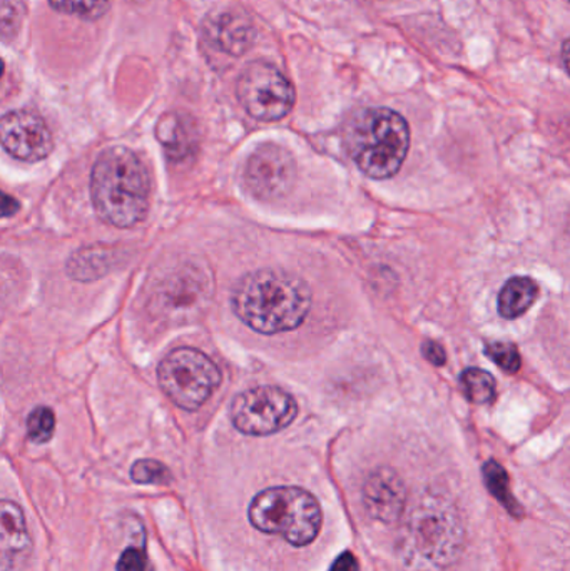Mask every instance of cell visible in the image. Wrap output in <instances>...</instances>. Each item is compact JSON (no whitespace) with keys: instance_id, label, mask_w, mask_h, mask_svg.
<instances>
[{"instance_id":"1","label":"cell","mask_w":570,"mask_h":571,"mask_svg":"<svg viewBox=\"0 0 570 571\" xmlns=\"http://www.w3.org/2000/svg\"><path fill=\"white\" fill-rule=\"evenodd\" d=\"M231 304L236 316L257 333H287L307 320L311 290L293 272L260 269L239 279Z\"/></svg>"},{"instance_id":"18","label":"cell","mask_w":570,"mask_h":571,"mask_svg":"<svg viewBox=\"0 0 570 571\" xmlns=\"http://www.w3.org/2000/svg\"><path fill=\"white\" fill-rule=\"evenodd\" d=\"M49 6L61 14L97 21L110 11L111 0H49Z\"/></svg>"},{"instance_id":"6","label":"cell","mask_w":570,"mask_h":571,"mask_svg":"<svg viewBox=\"0 0 570 571\" xmlns=\"http://www.w3.org/2000/svg\"><path fill=\"white\" fill-rule=\"evenodd\" d=\"M160 390L179 408L196 412L221 383V371L195 347L172 351L157 366Z\"/></svg>"},{"instance_id":"28","label":"cell","mask_w":570,"mask_h":571,"mask_svg":"<svg viewBox=\"0 0 570 571\" xmlns=\"http://www.w3.org/2000/svg\"><path fill=\"white\" fill-rule=\"evenodd\" d=\"M4 62H2V59H0V77L4 75Z\"/></svg>"},{"instance_id":"23","label":"cell","mask_w":570,"mask_h":571,"mask_svg":"<svg viewBox=\"0 0 570 571\" xmlns=\"http://www.w3.org/2000/svg\"><path fill=\"white\" fill-rule=\"evenodd\" d=\"M147 558L143 548L129 547L117 561V571H146Z\"/></svg>"},{"instance_id":"26","label":"cell","mask_w":570,"mask_h":571,"mask_svg":"<svg viewBox=\"0 0 570 571\" xmlns=\"http://www.w3.org/2000/svg\"><path fill=\"white\" fill-rule=\"evenodd\" d=\"M19 209H21V205H19L18 199L12 198L4 190H0V219L12 218V216L18 215Z\"/></svg>"},{"instance_id":"9","label":"cell","mask_w":570,"mask_h":571,"mask_svg":"<svg viewBox=\"0 0 570 571\" xmlns=\"http://www.w3.org/2000/svg\"><path fill=\"white\" fill-rule=\"evenodd\" d=\"M245 179L258 199L274 201L293 189L297 163L283 146L263 144L248 159Z\"/></svg>"},{"instance_id":"14","label":"cell","mask_w":570,"mask_h":571,"mask_svg":"<svg viewBox=\"0 0 570 571\" xmlns=\"http://www.w3.org/2000/svg\"><path fill=\"white\" fill-rule=\"evenodd\" d=\"M156 137L173 160H183L195 149L191 121L182 114H166L156 126Z\"/></svg>"},{"instance_id":"5","label":"cell","mask_w":570,"mask_h":571,"mask_svg":"<svg viewBox=\"0 0 570 571\" xmlns=\"http://www.w3.org/2000/svg\"><path fill=\"white\" fill-rule=\"evenodd\" d=\"M248 518L257 530L280 534L293 547H307L321 530V508L317 498L297 487H274L251 501Z\"/></svg>"},{"instance_id":"11","label":"cell","mask_w":570,"mask_h":571,"mask_svg":"<svg viewBox=\"0 0 570 571\" xmlns=\"http://www.w3.org/2000/svg\"><path fill=\"white\" fill-rule=\"evenodd\" d=\"M32 551L24 511L14 501L0 500V571H25Z\"/></svg>"},{"instance_id":"12","label":"cell","mask_w":570,"mask_h":571,"mask_svg":"<svg viewBox=\"0 0 570 571\" xmlns=\"http://www.w3.org/2000/svg\"><path fill=\"white\" fill-rule=\"evenodd\" d=\"M363 503L375 520L393 523L405 510L406 491L392 469L372 473L363 487Z\"/></svg>"},{"instance_id":"16","label":"cell","mask_w":570,"mask_h":571,"mask_svg":"<svg viewBox=\"0 0 570 571\" xmlns=\"http://www.w3.org/2000/svg\"><path fill=\"white\" fill-rule=\"evenodd\" d=\"M539 297V286L530 278H512L504 284L499 294V313L506 320L522 316Z\"/></svg>"},{"instance_id":"17","label":"cell","mask_w":570,"mask_h":571,"mask_svg":"<svg viewBox=\"0 0 570 571\" xmlns=\"http://www.w3.org/2000/svg\"><path fill=\"white\" fill-rule=\"evenodd\" d=\"M460 386L468 402L475 405H488L496 399V380L487 371L468 367L460 374Z\"/></svg>"},{"instance_id":"8","label":"cell","mask_w":570,"mask_h":571,"mask_svg":"<svg viewBox=\"0 0 570 571\" xmlns=\"http://www.w3.org/2000/svg\"><path fill=\"white\" fill-rule=\"evenodd\" d=\"M298 405L293 396L277 386H258L236 396L231 422L238 432L251 436H268L293 423Z\"/></svg>"},{"instance_id":"22","label":"cell","mask_w":570,"mask_h":571,"mask_svg":"<svg viewBox=\"0 0 570 571\" xmlns=\"http://www.w3.org/2000/svg\"><path fill=\"white\" fill-rule=\"evenodd\" d=\"M485 353L506 373L512 374L520 370V354L516 344L497 341V343L488 344Z\"/></svg>"},{"instance_id":"13","label":"cell","mask_w":570,"mask_h":571,"mask_svg":"<svg viewBox=\"0 0 570 571\" xmlns=\"http://www.w3.org/2000/svg\"><path fill=\"white\" fill-rule=\"evenodd\" d=\"M206 38L225 54L239 58L247 54L257 41V29L247 14L236 11L219 12L208 19Z\"/></svg>"},{"instance_id":"24","label":"cell","mask_w":570,"mask_h":571,"mask_svg":"<svg viewBox=\"0 0 570 571\" xmlns=\"http://www.w3.org/2000/svg\"><path fill=\"white\" fill-rule=\"evenodd\" d=\"M19 18H21V12L18 11V4L2 2L0 4V35L11 34L19 24Z\"/></svg>"},{"instance_id":"15","label":"cell","mask_w":570,"mask_h":571,"mask_svg":"<svg viewBox=\"0 0 570 571\" xmlns=\"http://www.w3.org/2000/svg\"><path fill=\"white\" fill-rule=\"evenodd\" d=\"M117 261L116 251L106 246L79 249L68 261V274L74 281L91 282L103 278Z\"/></svg>"},{"instance_id":"7","label":"cell","mask_w":570,"mask_h":571,"mask_svg":"<svg viewBox=\"0 0 570 571\" xmlns=\"http://www.w3.org/2000/svg\"><path fill=\"white\" fill-rule=\"evenodd\" d=\"M236 95L242 110L253 120L274 123L283 120L293 110V84L287 75L268 62H251L239 75L236 84Z\"/></svg>"},{"instance_id":"21","label":"cell","mask_w":570,"mask_h":571,"mask_svg":"<svg viewBox=\"0 0 570 571\" xmlns=\"http://www.w3.org/2000/svg\"><path fill=\"white\" fill-rule=\"evenodd\" d=\"M55 415L49 406H38L28 416V435L32 443H48L54 436Z\"/></svg>"},{"instance_id":"3","label":"cell","mask_w":570,"mask_h":571,"mask_svg":"<svg viewBox=\"0 0 570 571\" xmlns=\"http://www.w3.org/2000/svg\"><path fill=\"white\" fill-rule=\"evenodd\" d=\"M91 199L104 222L120 229L133 228L149 211L146 164L127 147L104 150L91 173Z\"/></svg>"},{"instance_id":"4","label":"cell","mask_w":570,"mask_h":571,"mask_svg":"<svg viewBox=\"0 0 570 571\" xmlns=\"http://www.w3.org/2000/svg\"><path fill=\"white\" fill-rule=\"evenodd\" d=\"M345 147L366 176L388 179L398 173L408 154L411 129L395 111L362 110L346 124Z\"/></svg>"},{"instance_id":"20","label":"cell","mask_w":570,"mask_h":571,"mask_svg":"<svg viewBox=\"0 0 570 571\" xmlns=\"http://www.w3.org/2000/svg\"><path fill=\"white\" fill-rule=\"evenodd\" d=\"M131 478L137 485H169L172 471L156 459H139L131 468Z\"/></svg>"},{"instance_id":"27","label":"cell","mask_w":570,"mask_h":571,"mask_svg":"<svg viewBox=\"0 0 570 571\" xmlns=\"http://www.w3.org/2000/svg\"><path fill=\"white\" fill-rule=\"evenodd\" d=\"M330 571H359V561L350 551H345L336 558Z\"/></svg>"},{"instance_id":"19","label":"cell","mask_w":570,"mask_h":571,"mask_svg":"<svg viewBox=\"0 0 570 571\" xmlns=\"http://www.w3.org/2000/svg\"><path fill=\"white\" fill-rule=\"evenodd\" d=\"M484 478L485 484H487L488 490L504 507L512 510L514 513H517L519 510V503L514 500L512 495H510L509 490V476H507L506 469L496 461H487L484 466Z\"/></svg>"},{"instance_id":"25","label":"cell","mask_w":570,"mask_h":571,"mask_svg":"<svg viewBox=\"0 0 570 571\" xmlns=\"http://www.w3.org/2000/svg\"><path fill=\"white\" fill-rule=\"evenodd\" d=\"M422 354H424L434 366H444L445 361H447V354H445L444 347H442V344L435 343V341H425V343L422 344Z\"/></svg>"},{"instance_id":"10","label":"cell","mask_w":570,"mask_h":571,"mask_svg":"<svg viewBox=\"0 0 570 571\" xmlns=\"http://www.w3.org/2000/svg\"><path fill=\"white\" fill-rule=\"evenodd\" d=\"M0 146L15 159L39 163L54 149L51 129L34 111H11L0 117Z\"/></svg>"},{"instance_id":"2","label":"cell","mask_w":570,"mask_h":571,"mask_svg":"<svg viewBox=\"0 0 570 571\" xmlns=\"http://www.w3.org/2000/svg\"><path fill=\"white\" fill-rule=\"evenodd\" d=\"M465 528L447 498H422L403 525L398 557L406 571H447L460 557Z\"/></svg>"}]
</instances>
